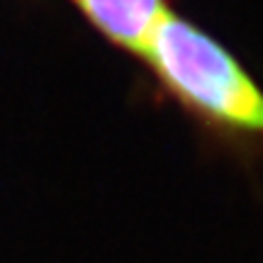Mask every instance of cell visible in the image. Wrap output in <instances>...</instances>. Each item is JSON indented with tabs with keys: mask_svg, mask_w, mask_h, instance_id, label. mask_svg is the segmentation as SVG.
I'll list each match as a JSON object with an SVG mask.
<instances>
[{
	"mask_svg": "<svg viewBox=\"0 0 263 263\" xmlns=\"http://www.w3.org/2000/svg\"><path fill=\"white\" fill-rule=\"evenodd\" d=\"M73 5L107 42L141 59L171 12L166 0H73Z\"/></svg>",
	"mask_w": 263,
	"mask_h": 263,
	"instance_id": "7a4b0ae2",
	"label": "cell"
},
{
	"mask_svg": "<svg viewBox=\"0 0 263 263\" xmlns=\"http://www.w3.org/2000/svg\"><path fill=\"white\" fill-rule=\"evenodd\" d=\"M144 61L197 120L244 139H263V88L210 32L168 12Z\"/></svg>",
	"mask_w": 263,
	"mask_h": 263,
	"instance_id": "6da1fadb",
	"label": "cell"
}]
</instances>
